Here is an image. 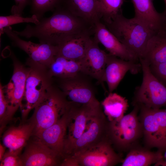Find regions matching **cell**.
<instances>
[{
	"label": "cell",
	"instance_id": "14",
	"mask_svg": "<svg viewBox=\"0 0 166 166\" xmlns=\"http://www.w3.org/2000/svg\"><path fill=\"white\" fill-rule=\"evenodd\" d=\"M70 104L65 113L55 124L35 136L56 152L62 160L64 158L65 141L70 118Z\"/></svg>",
	"mask_w": 166,
	"mask_h": 166
},
{
	"label": "cell",
	"instance_id": "10",
	"mask_svg": "<svg viewBox=\"0 0 166 166\" xmlns=\"http://www.w3.org/2000/svg\"><path fill=\"white\" fill-rule=\"evenodd\" d=\"M70 101V118L65 141L64 157L69 155L75 142L84 132L90 117L101 106Z\"/></svg>",
	"mask_w": 166,
	"mask_h": 166
},
{
	"label": "cell",
	"instance_id": "6",
	"mask_svg": "<svg viewBox=\"0 0 166 166\" xmlns=\"http://www.w3.org/2000/svg\"><path fill=\"white\" fill-rule=\"evenodd\" d=\"M106 136L95 145L65 157L60 166H113L122 162Z\"/></svg>",
	"mask_w": 166,
	"mask_h": 166
},
{
	"label": "cell",
	"instance_id": "3",
	"mask_svg": "<svg viewBox=\"0 0 166 166\" xmlns=\"http://www.w3.org/2000/svg\"><path fill=\"white\" fill-rule=\"evenodd\" d=\"M70 102L59 87L53 84L34 108L28 122L33 127V135L36 136L55 124L65 113Z\"/></svg>",
	"mask_w": 166,
	"mask_h": 166
},
{
	"label": "cell",
	"instance_id": "26",
	"mask_svg": "<svg viewBox=\"0 0 166 166\" xmlns=\"http://www.w3.org/2000/svg\"><path fill=\"white\" fill-rule=\"evenodd\" d=\"M101 105L109 121H119L124 116L129 106L125 97L112 92L109 93Z\"/></svg>",
	"mask_w": 166,
	"mask_h": 166
},
{
	"label": "cell",
	"instance_id": "24",
	"mask_svg": "<svg viewBox=\"0 0 166 166\" xmlns=\"http://www.w3.org/2000/svg\"><path fill=\"white\" fill-rule=\"evenodd\" d=\"M147 148L135 145L129 151L123 159L122 166H148L156 164L162 158V152H152Z\"/></svg>",
	"mask_w": 166,
	"mask_h": 166
},
{
	"label": "cell",
	"instance_id": "23",
	"mask_svg": "<svg viewBox=\"0 0 166 166\" xmlns=\"http://www.w3.org/2000/svg\"><path fill=\"white\" fill-rule=\"evenodd\" d=\"M141 59L149 65L166 62V30L163 28L154 34Z\"/></svg>",
	"mask_w": 166,
	"mask_h": 166
},
{
	"label": "cell",
	"instance_id": "32",
	"mask_svg": "<svg viewBox=\"0 0 166 166\" xmlns=\"http://www.w3.org/2000/svg\"><path fill=\"white\" fill-rule=\"evenodd\" d=\"M149 67L153 74L166 86V62L149 65Z\"/></svg>",
	"mask_w": 166,
	"mask_h": 166
},
{
	"label": "cell",
	"instance_id": "37",
	"mask_svg": "<svg viewBox=\"0 0 166 166\" xmlns=\"http://www.w3.org/2000/svg\"><path fill=\"white\" fill-rule=\"evenodd\" d=\"M164 28L166 30V23H165Z\"/></svg>",
	"mask_w": 166,
	"mask_h": 166
},
{
	"label": "cell",
	"instance_id": "33",
	"mask_svg": "<svg viewBox=\"0 0 166 166\" xmlns=\"http://www.w3.org/2000/svg\"><path fill=\"white\" fill-rule=\"evenodd\" d=\"M15 5L12 7V14L22 16L23 10L26 6L30 3V0H14Z\"/></svg>",
	"mask_w": 166,
	"mask_h": 166
},
{
	"label": "cell",
	"instance_id": "25",
	"mask_svg": "<svg viewBox=\"0 0 166 166\" xmlns=\"http://www.w3.org/2000/svg\"><path fill=\"white\" fill-rule=\"evenodd\" d=\"M51 77L64 79L74 77L81 73V61L57 55L48 68Z\"/></svg>",
	"mask_w": 166,
	"mask_h": 166
},
{
	"label": "cell",
	"instance_id": "17",
	"mask_svg": "<svg viewBox=\"0 0 166 166\" xmlns=\"http://www.w3.org/2000/svg\"><path fill=\"white\" fill-rule=\"evenodd\" d=\"M93 38H91L87 47L85 56L80 61L81 73L103 82V77L108 54L99 47Z\"/></svg>",
	"mask_w": 166,
	"mask_h": 166
},
{
	"label": "cell",
	"instance_id": "4",
	"mask_svg": "<svg viewBox=\"0 0 166 166\" xmlns=\"http://www.w3.org/2000/svg\"><path fill=\"white\" fill-rule=\"evenodd\" d=\"M134 108L128 114L119 121H108L106 136L114 148L119 151H129L136 145L138 140L142 136V130L138 117L139 106Z\"/></svg>",
	"mask_w": 166,
	"mask_h": 166
},
{
	"label": "cell",
	"instance_id": "21",
	"mask_svg": "<svg viewBox=\"0 0 166 166\" xmlns=\"http://www.w3.org/2000/svg\"><path fill=\"white\" fill-rule=\"evenodd\" d=\"M33 127L29 122L9 128L2 136L3 145L9 150L21 154L29 138L33 135Z\"/></svg>",
	"mask_w": 166,
	"mask_h": 166
},
{
	"label": "cell",
	"instance_id": "7",
	"mask_svg": "<svg viewBox=\"0 0 166 166\" xmlns=\"http://www.w3.org/2000/svg\"><path fill=\"white\" fill-rule=\"evenodd\" d=\"M139 106V119L146 148H156L163 153L166 148V109Z\"/></svg>",
	"mask_w": 166,
	"mask_h": 166
},
{
	"label": "cell",
	"instance_id": "28",
	"mask_svg": "<svg viewBox=\"0 0 166 166\" xmlns=\"http://www.w3.org/2000/svg\"><path fill=\"white\" fill-rule=\"evenodd\" d=\"M64 0H30L31 12L40 20L44 14L48 11L54 10L61 5Z\"/></svg>",
	"mask_w": 166,
	"mask_h": 166
},
{
	"label": "cell",
	"instance_id": "12",
	"mask_svg": "<svg viewBox=\"0 0 166 166\" xmlns=\"http://www.w3.org/2000/svg\"><path fill=\"white\" fill-rule=\"evenodd\" d=\"M14 46L24 51L33 61L48 68L57 55V45L45 43H36L21 39L10 26L3 29Z\"/></svg>",
	"mask_w": 166,
	"mask_h": 166
},
{
	"label": "cell",
	"instance_id": "9",
	"mask_svg": "<svg viewBox=\"0 0 166 166\" xmlns=\"http://www.w3.org/2000/svg\"><path fill=\"white\" fill-rule=\"evenodd\" d=\"M14 65L12 76L9 83L2 86V90L8 103L7 122L10 121L18 108L22 106L26 79L29 68L21 63L13 54L11 55Z\"/></svg>",
	"mask_w": 166,
	"mask_h": 166
},
{
	"label": "cell",
	"instance_id": "15",
	"mask_svg": "<svg viewBox=\"0 0 166 166\" xmlns=\"http://www.w3.org/2000/svg\"><path fill=\"white\" fill-rule=\"evenodd\" d=\"M141 69L140 62L125 60L108 53L103 81L106 82L109 93H112L127 72L136 74Z\"/></svg>",
	"mask_w": 166,
	"mask_h": 166
},
{
	"label": "cell",
	"instance_id": "11",
	"mask_svg": "<svg viewBox=\"0 0 166 166\" xmlns=\"http://www.w3.org/2000/svg\"><path fill=\"white\" fill-rule=\"evenodd\" d=\"M108 121L101 106L90 117L84 132L75 142L68 156L85 150L105 138Z\"/></svg>",
	"mask_w": 166,
	"mask_h": 166
},
{
	"label": "cell",
	"instance_id": "27",
	"mask_svg": "<svg viewBox=\"0 0 166 166\" xmlns=\"http://www.w3.org/2000/svg\"><path fill=\"white\" fill-rule=\"evenodd\" d=\"M123 0H98L101 19L104 24H108L119 14L122 13L121 7Z\"/></svg>",
	"mask_w": 166,
	"mask_h": 166
},
{
	"label": "cell",
	"instance_id": "22",
	"mask_svg": "<svg viewBox=\"0 0 166 166\" xmlns=\"http://www.w3.org/2000/svg\"><path fill=\"white\" fill-rule=\"evenodd\" d=\"M63 4L72 14L93 26L101 20L98 0H64Z\"/></svg>",
	"mask_w": 166,
	"mask_h": 166
},
{
	"label": "cell",
	"instance_id": "2",
	"mask_svg": "<svg viewBox=\"0 0 166 166\" xmlns=\"http://www.w3.org/2000/svg\"><path fill=\"white\" fill-rule=\"evenodd\" d=\"M105 24L139 60L142 58L148 41L156 32L134 17L130 19L125 18L122 13L118 15L110 23Z\"/></svg>",
	"mask_w": 166,
	"mask_h": 166
},
{
	"label": "cell",
	"instance_id": "36",
	"mask_svg": "<svg viewBox=\"0 0 166 166\" xmlns=\"http://www.w3.org/2000/svg\"><path fill=\"white\" fill-rule=\"evenodd\" d=\"M164 2L165 5V9L163 13V14H164V15L165 18V24L166 23V0H164Z\"/></svg>",
	"mask_w": 166,
	"mask_h": 166
},
{
	"label": "cell",
	"instance_id": "1",
	"mask_svg": "<svg viewBox=\"0 0 166 166\" xmlns=\"http://www.w3.org/2000/svg\"><path fill=\"white\" fill-rule=\"evenodd\" d=\"M93 29L92 25L72 14L62 3L51 16L42 18L38 24L28 25L21 31L13 30L18 36L36 37L40 43L57 45L67 36Z\"/></svg>",
	"mask_w": 166,
	"mask_h": 166
},
{
	"label": "cell",
	"instance_id": "16",
	"mask_svg": "<svg viewBox=\"0 0 166 166\" xmlns=\"http://www.w3.org/2000/svg\"><path fill=\"white\" fill-rule=\"evenodd\" d=\"M25 147L23 153L21 155L23 166L60 165L62 161L56 152L36 138Z\"/></svg>",
	"mask_w": 166,
	"mask_h": 166
},
{
	"label": "cell",
	"instance_id": "8",
	"mask_svg": "<svg viewBox=\"0 0 166 166\" xmlns=\"http://www.w3.org/2000/svg\"><path fill=\"white\" fill-rule=\"evenodd\" d=\"M139 61L143 79L141 85L135 91L133 105L154 109L166 106V86L153 74L147 62L142 59Z\"/></svg>",
	"mask_w": 166,
	"mask_h": 166
},
{
	"label": "cell",
	"instance_id": "35",
	"mask_svg": "<svg viewBox=\"0 0 166 166\" xmlns=\"http://www.w3.org/2000/svg\"><path fill=\"white\" fill-rule=\"evenodd\" d=\"M6 148L3 145L0 144V161L2 159L5 153Z\"/></svg>",
	"mask_w": 166,
	"mask_h": 166
},
{
	"label": "cell",
	"instance_id": "29",
	"mask_svg": "<svg viewBox=\"0 0 166 166\" xmlns=\"http://www.w3.org/2000/svg\"><path fill=\"white\" fill-rule=\"evenodd\" d=\"M39 20L35 14H33L30 17H23L22 16L16 14H12L7 16H0V35L4 33L3 29L11 25L23 22L33 23L38 24Z\"/></svg>",
	"mask_w": 166,
	"mask_h": 166
},
{
	"label": "cell",
	"instance_id": "19",
	"mask_svg": "<svg viewBox=\"0 0 166 166\" xmlns=\"http://www.w3.org/2000/svg\"><path fill=\"white\" fill-rule=\"evenodd\" d=\"M93 34V29L67 36L57 45V55L80 61L85 56L91 36Z\"/></svg>",
	"mask_w": 166,
	"mask_h": 166
},
{
	"label": "cell",
	"instance_id": "13",
	"mask_svg": "<svg viewBox=\"0 0 166 166\" xmlns=\"http://www.w3.org/2000/svg\"><path fill=\"white\" fill-rule=\"evenodd\" d=\"M58 80V86L69 101L80 104L101 105L90 84L80 77L79 74L73 77Z\"/></svg>",
	"mask_w": 166,
	"mask_h": 166
},
{
	"label": "cell",
	"instance_id": "30",
	"mask_svg": "<svg viewBox=\"0 0 166 166\" xmlns=\"http://www.w3.org/2000/svg\"><path fill=\"white\" fill-rule=\"evenodd\" d=\"M0 162V166H23L21 154L9 150L5 152Z\"/></svg>",
	"mask_w": 166,
	"mask_h": 166
},
{
	"label": "cell",
	"instance_id": "34",
	"mask_svg": "<svg viewBox=\"0 0 166 166\" xmlns=\"http://www.w3.org/2000/svg\"><path fill=\"white\" fill-rule=\"evenodd\" d=\"M155 166H166V148L162 153V158Z\"/></svg>",
	"mask_w": 166,
	"mask_h": 166
},
{
	"label": "cell",
	"instance_id": "18",
	"mask_svg": "<svg viewBox=\"0 0 166 166\" xmlns=\"http://www.w3.org/2000/svg\"><path fill=\"white\" fill-rule=\"evenodd\" d=\"M94 39L101 43L110 54L127 61L137 62L138 58L129 51L101 20L93 26Z\"/></svg>",
	"mask_w": 166,
	"mask_h": 166
},
{
	"label": "cell",
	"instance_id": "20",
	"mask_svg": "<svg viewBox=\"0 0 166 166\" xmlns=\"http://www.w3.org/2000/svg\"><path fill=\"white\" fill-rule=\"evenodd\" d=\"M153 0H132L135 11L134 18L152 31L163 29L165 19L163 13H158L155 8Z\"/></svg>",
	"mask_w": 166,
	"mask_h": 166
},
{
	"label": "cell",
	"instance_id": "31",
	"mask_svg": "<svg viewBox=\"0 0 166 166\" xmlns=\"http://www.w3.org/2000/svg\"><path fill=\"white\" fill-rule=\"evenodd\" d=\"M8 103L5 97L2 89V85L0 86V132L4 128L7 123V114Z\"/></svg>",
	"mask_w": 166,
	"mask_h": 166
},
{
	"label": "cell",
	"instance_id": "5",
	"mask_svg": "<svg viewBox=\"0 0 166 166\" xmlns=\"http://www.w3.org/2000/svg\"><path fill=\"white\" fill-rule=\"evenodd\" d=\"M26 64L29 68L26 79L24 98L26 103L20 108L23 120L26 118L45 95L53 84L48 68L35 62L29 58Z\"/></svg>",
	"mask_w": 166,
	"mask_h": 166
}]
</instances>
